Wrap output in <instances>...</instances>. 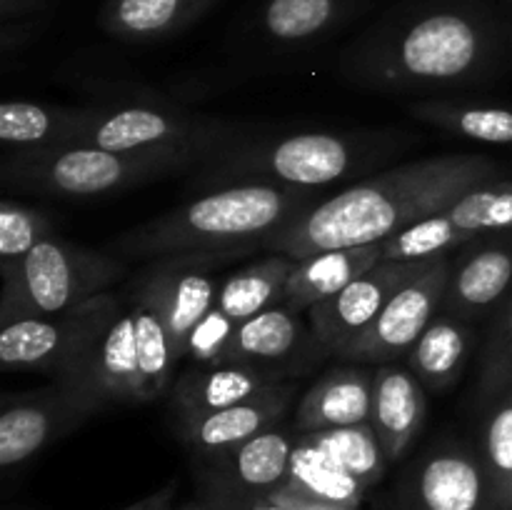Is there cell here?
<instances>
[{
  "label": "cell",
  "mask_w": 512,
  "mask_h": 510,
  "mask_svg": "<svg viewBox=\"0 0 512 510\" xmlns=\"http://www.w3.org/2000/svg\"><path fill=\"white\" fill-rule=\"evenodd\" d=\"M48 18H35V20H15V23H0V53L3 58H13L15 53L28 48L40 30L45 28Z\"/></svg>",
  "instance_id": "cell-36"
},
{
  "label": "cell",
  "mask_w": 512,
  "mask_h": 510,
  "mask_svg": "<svg viewBox=\"0 0 512 510\" xmlns=\"http://www.w3.org/2000/svg\"><path fill=\"white\" fill-rule=\"evenodd\" d=\"M370 0H263L255 28L270 45H310L363 13Z\"/></svg>",
  "instance_id": "cell-23"
},
{
  "label": "cell",
  "mask_w": 512,
  "mask_h": 510,
  "mask_svg": "<svg viewBox=\"0 0 512 510\" xmlns=\"http://www.w3.org/2000/svg\"><path fill=\"white\" fill-rule=\"evenodd\" d=\"M403 130H315L283 138L260 133L215 153L195 173L203 193L230 185H290L318 190L338 180L368 175L405 145Z\"/></svg>",
  "instance_id": "cell-4"
},
{
  "label": "cell",
  "mask_w": 512,
  "mask_h": 510,
  "mask_svg": "<svg viewBox=\"0 0 512 510\" xmlns=\"http://www.w3.org/2000/svg\"><path fill=\"white\" fill-rule=\"evenodd\" d=\"M440 258V255H438ZM438 258L380 260L358 280L308 310V323L328 355H343L403 285L433 268Z\"/></svg>",
  "instance_id": "cell-11"
},
{
  "label": "cell",
  "mask_w": 512,
  "mask_h": 510,
  "mask_svg": "<svg viewBox=\"0 0 512 510\" xmlns=\"http://www.w3.org/2000/svg\"><path fill=\"white\" fill-rule=\"evenodd\" d=\"M512 293V235L468 243L450 258L443 313L478 320L495 313Z\"/></svg>",
  "instance_id": "cell-16"
},
{
  "label": "cell",
  "mask_w": 512,
  "mask_h": 510,
  "mask_svg": "<svg viewBox=\"0 0 512 510\" xmlns=\"http://www.w3.org/2000/svg\"><path fill=\"white\" fill-rule=\"evenodd\" d=\"M263 125L190 113L155 95H130L118 103L90 105L80 145L130 153V150H190L205 158L258 138Z\"/></svg>",
  "instance_id": "cell-6"
},
{
  "label": "cell",
  "mask_w": 512,
  "mask_h": 510,
  "mask_svg": "<svg viewBox=\"0 0 512 510\" xmlns=\"http://www.w3.org/2000/svg\"><path fill=\"white\" fill-rule=\"evenodd\" d=\"M288 383V378L270 370L250 368V365H205V368L183 370L175 375L170 385V408L175 418H198V415L215 413L230 408L243 400L258 398Z\"/></svg>",
  "instance_id": "cell-19"
},
{
  "label": "cell",
  "mask_w": 512,
  "mask_h": 510,
  "mask_svg": "<svg viewBox=\"0 0 512 510\" xmlns=\"http://www.w3.org/2000/svg\"><path fill=\"white\" fill-rule=\"evenodd\" d=\"M180 510H215L213 505H208V503H190V505H185V508H180Z\"/></svg>",
  "instance_id": "cell-40"
},
{
  "label": "cell",
  "mask_w": 512,
  "mask_h": 510,
  "mask_svg": "<svg viewBox=\"0 0 512 510\" xmlns=\"http://www.w3.org/2000/svg\"><path fill=\"white\" fill-rule=\"evenodd\" d=\"M48 238H53V220L48 213L18 200L0 203V265L18 263Z\"/></svg>",
  "instance_id": "cell-34"
},
{
  "label": "cell",
  "mask_w": 512,
  "mask_h": 510,
  "mask_svg": "<svg viewBox=\"0 0 512 510\" xmlns=\"http://www.w3.org/2000/svg\"><path fill=\"white\" fill-rule=\"evenodd\" d=\"M425 415H428V395L418 375L398 363L378 365L373 375L370 425L390 463L408 453L423 430Z\"/></svg>",
  "instance_id": "cell-20"
},
{
  "label": "cell",
  "mask_w": 512,
  "mask_h": 510,
  "mask_svg": "<svg viewBox=\"0 0 512 510\" xmlns=\"http://www.w3.org/2000/svg\"><path fill=\"white\" fill-rule=\"evenodd\" d=\"M298 435L295 428H285L278 423L220 458L210 460L220 483V493L228 495L230 500L228 508L255 495L273 493L288 480L290 458H293Z\"/></svg>",
  "instance_id": "cell-18"
},
{
  "label": "cell",
  "mask_w": 512,
  "mask_h": 510,
  "mask_svg": "<svg viewBox=\"0 0 512 510\" xmlns=\"http://www.w3.org/2000/svg\"><path fill=\"white\" fill-rule=\"evenodd\" d=\"M215 510H225V508H215Z\"/></svg>",
  "instance_id": "cell-42"
},
{
  "label": "cell",
  "mask_w": 512,
  "mask_h": 510,
  "mask_svg": "<svg viewBox=\"0 0 512 510\" xmlns=\"http://www.w3.org/2000/svg\"><path fill=\"white\" fill-rule=\"evenodd\" d=\"M258 245H238V248L208 250V253H185L158 258L145 268L160 303H163L165 323H168L170 350L175 363L185 360V345L195 325L208 315L218 295L215 270L238 255L255 250Z\"/></svg>",
  "instance_id": "cell-12"
},
{
  "label": "cell",
  "mask_w": 512,
  "mask_h": 510,
  "mask_svg": "<svg viewBox=\"0 0 512 510\" xmlns=\"http://www.w3.org/2000/svg\"><path fill=\"white\" fill-rule=\"evenodd\" d=\"M500 3H503V10H505V15H508V23L512 30V0H500Z\"/></svg>",
  "instance_id": "cell-41"
},
{
  "label": "cell",
  "mask_w": 512,
  "mask_h": 510,
  "mask_svg": "<svg viewBox=\"0 0 512 510\" xmlns=\"http://www.w3.org/2000/svg\"><path fill=\"white\" fill-rule=\"evenodd\" d=\"M405 510H488V478L480 455L458 440L435 443L410 468Z\"/></svg>",
  "instance_id": "cell-15"
},
{
  "label": "cell",
  "mask_w": 512,
  "mask_h": 510,
  "mask_svg": "<svg viewBox=\"0 0 512 510\" xmlns=\"http://www.w3.org/2000/svg\"><path fill=\"white\" fill-rule=\"evenodd\" d=\"M100 413L90 400L53 383L5 400L0 410V468H15Z\"/></svg>",
  "instance_id": "cell-13"
},
{
  "label": "cell",
  "mask_w": 512,
  "mask_h": 510,
  "mask_svg": "<svg viewBox=\"0 0 512 510\" xmlns=\"http://www.w3.org/2000/svg\"><path fill=\"white\" fill-rule=\"evenodd\" d=\"M375 370L363 365H340L320 375L300 398L293 428L318 433L343 425L370 423Z\"/></svg>",
  "instance_id": "cell-21"
},
{
  "label": "cell",
  "mask_w": 512,
  "mask_h": 510,
  "mask_svg": "<svg viewBox=\"0 0 512 510\" xmlns=\"http://www.w3.org/2000/svg\"><path fill=\"white\" fill-rule=\"evenodd\" d=\"M293 395L295 383L288 380L280 388L258 395V398L243 400V403L198 415V418L178 420V435L195 455L215 460L263 430L278 425L288 413Z\"/></svg>",
  "instance_id": "cell-17"
},
{
  "label": "cell",
  "mask_w": 512,
  "mask_h": 510,
  "mask_svg": "<svg viewBox=\"0 0 512 510\" xmlns=\"http://www.w3.org/2000/svg\"><path fill=\"white\" fill-rule=\"evenodd\" d=\"M508 388H512V293L493 313L475 398L483 408H488Z\"/></svg>",
  "instance_id": "cell-33"
},
{
  "label": "cell",
  "mask_w": 512,
  "mask_h": 510,
  "mask_svg": "<svg viewBox=\"0 0 512 510\" xmlns=\"http://www.w3.org/2000/svg\"><path fill=\"white\" fill-rule=\"evenodd\" d=\"M120 293H103L68 313L0 320V365L10 373H50L63 383Z\"/></svg>",
  "instance_id": "cell-8"
},
{
  "label": "cell",
  "mask_w": 512,
  "mask_h": 510,
  "mask_svg": "<svg viewBox=\"0 0 512 510\" xmlns=\"http://www.w3.org/2000/svg\"><path fill=\"white\" fill-rule=\"evenodd\" d=\"M175 495V483H168L163 490H158V493H153L150 498L140 500V503L130 505V508L125 510H170V500H173Z\"/></svg>",
  "instance_id": "cell-39"
},
{
  "label": "cell",
  "mask_w": 512,
  "mask_h": 510,
  "mask_svg": "<svg viewBox=\"0 0 512 510\" xmlns=\"http://www.w3.org/2000/svg\"><path fill=\"white\" fill-rule=\"evenodd\" d=\"M295 260L288 255L268 253L265 258L235 270L220 283L215 308L223 310L235 323H245L253 315L283 303V290Z\"/></svg>",
  "instance_id": "cell-29"
},
{
  "label": "cell",
  "mask_w": 512,
  "mask_h": 510,
  "mask_svg": "<svg viewBox=\"0 0 512 510\" xmlns=\"http://www.w3.org/2000/svg\"><path fill=\"white\" fill-rule=\"evenodd\" d=\"M300 435H308L318 448H323L345 473L360 480L365 488H373L375 483H380L390 463L370 423L343 425V428H328L318 430V433Z\"/></svg>",
  "instance_id": "cell-32"
},
{
  "label": "cell",
  "mask_w": 512,
  "mask_h": 510,
  "mask_svg": "<svg viewBox=\"0 0 512 510\" xmlns=\"http://www.w3.org/2000/svg\"><path fill=\"white\" fill-rule=\"evenodd\" d=\"M238 323L230 320L223 310L213 308L208 310L203 320L190 333L188 345H185V360H190L198 368L205 365H220L225 350H228L230 340H233Z\"/></svg>",
  "instance_id": "cell-35"
},
{
  "label": "cell",
  "mask_w": 512,
  "mask_h": 510,
  "mask_svg": "<svg viewBox=\"0 0 512 510\" xmlns=\"http://www.w3.org/2000/svg\"><path fill=\"white\" fill-rule=\"evenodd\" d=\"M500 175L503 165L480 153L413 160L320 200L270 235L263 248L300 260L325 250L385 243L410 225L450 208L475 185Z\"/></svg>",
  "instance_id": "cell-2"
},
{
  "label": "cell",
  "mask_w": 512,
  "mask_h": 510,
  "mask_svg": "<svg viewBox=\"0 0 512 510\" xmlns=\"http://www.w3.org/2000/svg\"><path fill=\"white\" fill-rule=\"evenodd\" d=\"M88 118L90 105L58 108L28 100H8L0 105V143L5 145V153L80 145Z\"/></svg>",
  "instance_id": "cell-26"
},
{
  "label": "cell",
  "mask_w": 512,
  "mask_h": 510,
  "mask_svg": "<svg viewBox=\"0 0 512 510\" xmlns=\"http://www.w3.org/2000/svg\"><path fill=\"white\" fill-rule=\"evenodd\" d=\"M473 343V323L440 310L405 360L425 388L448 390L463 375Z\"/></svg>",
  "instance_id": "cell-27"
},
{
  "label": "cell",
  "mask_w": 512,
  "mask_h": 510,
  "mask_svg": "<svg viewBox=\"0 0 512 510\" xmlns=\"http://www.w3.org/2000/svg\"><path fill=\"white\" fill-rule=\"evenodd\" d=\"M510 43L500 0H400L350 40L338 68L365 88L435 93L498 75Z\"/></svg>",
  "instance_id": "cell-1"
},
{
  "label": "cell",
  "mask_w": 512,
  "mask_h": 510,
  "mask_svg": "<svg viewBox=\"0 0 512 510\" xmlns=\"http://www.w3.org/2000/svg\"><path fill=\"white\" fill-rule=\"evenodd\" d=\"M275 493L280 495V500H283L290 510H360V508H340V505H328V503H315V500L298 498V495L288 493V490L283 488H278Z\"/></svg>",
  "instance_id": "cell-38"
},
{
  "label": "cell",
  "mask_w": 512,
  "mask_h": 510,
  "mask_svg": "<svg viewBox=\"0 0 512 510\" xmlns=\"http://www.w3.org/2000/svg\"><path fill=\"white\" fill-rule=\"evenodd\" d=\"M450 258L440 255L433 268L425 270L415 280L398 290L385 303L378 318L368 330L345 348L340 358L350 363L388 365L408 358L413 345L430 325V320L440 313L448 288Z\"/></svg>",
  "instance_id": "cell-10"
},
{
  "label": "cell",
  "mask_w": 512,
  "mask_h": 510,
  "mask_svg": "<svg viewBox=\"0 0 512 510\" xmlns=\"http://www.w3.org/2000/svg\"><path fill=\"white\" fill-rule=\"evenodd\" d=\"M58 0H0V23L48 18Z\"/></svg>",
  "instance_id": "cell-37"
},
{
  "label": "cell",
  "mask_w": 512,
  "mask_h": 510,
  "mask_svg": "<svg viewBox=\"0 0 512 510\" xmlns=\"http://www.w3.org/2000/svg\"><path fill=\"white\" fill-rule=\"evenodd\" d=\"M323 355L328 353L318 343L313 328L305 325L300 310L280 303L238 325L220 365H250L293 378Z\"/></svg>",
  "instance_id": "cell-14"
},
{
  "label": "cell",
  "mask_w": 512,
  "mask_h": 510,
  "mask_svg": "<svg viewBox=\"0 0 512 510\" xmlns=\"http://www.w3.org/2000/svg\"><path fill=\"white\" fill-rule=\"evenodd\" d=\"M135 320V348H138L140 380H143V398L145 403L160 398L170 390L175 380L173 350H170L168 323H165L163 303L155 293L153 283L140 270L128 288L123 290Z\"/></svg>",
  "instance_id": "cell-25"
},
{
  "label": "cell",
  "mask_w": 512,
  "mask_h": 510,
  "mask_svg": "<svg viewBox=\"0 0 512 510\" xmlns=\"http://www.w3.org/2000/svg\"><path fill=\"white\" fill-rule=\"evenodd\" d=\"M410 115L420 123L453 133L458 138L490 145H512V108L473 103L463 98H420L410 103Z\"/></svg>",
  "instance_id": "cell-30"
},
{
  "label": "cell",
  "mask_w": 512,
  "mask_h": 510,
  "mask_svg": "<svg viewBox=\"0 0 512 510\" xmlns=\"http://www.w3.org/2000/svg\"><path fill=\"white\" fill-rule=\"evenodd\" d=\"M315 203H320L318 190L260 183L230 185L125 230L105 250L118 258L158 260L238 245H265L270 235Z\"/></svg>",
  "instance_id": "cell-3"
},
{
  "label": "cell",
  "mask_w": 512,
  "mask_h": 510,
  "mask_svg": "<svg viewBox=\"0 0 512 510\" xmlns=\"http://www.w3.org/2000/svg\"><path fill=\"white\" fill-rule=\"evenodd\" d=\"M478 455L488 478V510H512V388L485 408Z\"/></svg>",
  "instance_id": "cell-31"
},
{
  "label": "cell",
  "mask_w": 512,
  "mask_h": 510,
  "mask_svg": "<svg viewBox=\"0 0 512 510\" xmlns=\"http://www.w3.org/2000/svg\"><path fill=\"white\" fill-rule=\"evenodd\" d=\"M280 488L298 495V498L340 505V508H360L365 493H368V488L360 480L345 473L308 435H298L293 458H290L288 480Z\"/></svg>",
  "instance_id": "cell-28"
},
{
  "label": "cell",
  "mask_w": 512,
  "mask_h": 510,
  "mask_svg": "<svg viewBox=\"0 0 512 510\" xmlns=\"http://www.w3.org/2000/svg\"><path fill=\"white\" fill-rule=\"evenodd\" d=\"M220 0H105L98 25L123 43H158L203 20Z\"/></svg>",
  "instance_id": "cell-22"
},
{
  "label": "cell",
  "mask_w": 512,
  "mask_h": 510,
  "mask_svg": "<svg viewBox=\"0 0 512 510\" xmlns=\"http://www.w3.org/2000/svg\"><path fill=\"white\" fill-rule=\"evenodd\" d=\"M512 235V173L485 180L450 208L410 225L383 243L385 260L450 255L468 243Z\"/></svg>",
  "instance_id": "cell-9"
},
{
  "label": "cell",
  "mask_w": 512,
  "mask_h": 510,
  "mask_svg": "<svg viewBox=\"0 0 512 510\" xmlns=\"http://www.w3.org/2000/svg\"><path fill=\"white\" fill-rule=\"evenodd\" d=\"M128 265L110 250H90L53 238L18 263L0 265V320L58 315L108 293Z\"/></svg>",
  "instance_id": "cell-7"
},
{
  "label": "cell",
  "mask_w": 512,
  "mask_h": 510,
  "mask_svg": "<svg viewBox=\"0 0 512 510\" xmlns=\"http://www.w3.org/2000/svg\"><path fill=\"white\" fill-rule=\"evenodd\" d=\"M205 155L190 150H115L95 145H58V148L5 153L0 175L5 185L55 198H103L135 185L200 168Z\"/></svg>",
  "instance_id": "cell-5"
},
{
  "label": "cell",
  "mask_w": 512,
  "mask_h": 510,
  "mask_svg": "<svg viewBox=\"0 0 512 510\" xmlns=\"http://www.w3.org/2000/svg\"><path fill=\"white\" fill-rule=\"evenodd\" d=\"M385 260L383 243L358 245V248L325 250L295 260L283 290V303L293 310H310L330 295L348 288L353 280L368 273L370 268Z\"/></svg>",
  "instance_id": "cell-24"
}]
</instances>
